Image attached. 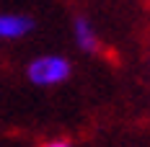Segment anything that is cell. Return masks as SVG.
Here are the masks:
<instances>
[{"label": "cell", "mask_w": 150, "mask_h": 147, "mask_svg": "<svg viewBox=\"0 0 150 147\" xmlns=\"http://www.w3.org/2000/svg\"><path fill=\"white\" fill-rule=\"evenodd\" d=\"M31 80L39 83V85H49V83H60L70 75V65L65 59H57V57H44V59H36L31 65Z\"/></svg>", "instance_id": "1"}, {"label": "cell", "mask_w": 150, "mask_h": 147, "mask_svg": "<svg viewBox=\"0 0 150 147\" xmlns=\"http://www.w3.org/2000/svg\"><path fill=\"white\" fill-rule=\"evenodd\" d=\"M31 29L29 18H16V15H0V36H21Z\"/></svg>", "instance_id": "2"}, {"label": "cell", "mask_w": 150, "mask_h": 147, "mask_svg": "<svg viewBox=\"0 0 150 147\" xmlns=\"http://www.w3.org/2000/svg\"><path fill=\"white\" fill-rule=\"evenodd\" d=\"M75 34H78V41L83 44V49H88V52H101L98 39L93 36V31L88 29V23H86L83 18H78V21H75Z\"/></svg>", "instance_id": "3"}, {"label": "cell", "mask_w": 150, "mask_h": 147, "mask_svg": "<svg viewBox=\"0 0 150 147\" xmlns=\"http://www.w3.org/2000/svg\"><path fill=\"white\" fill-rule=\"evenodd\" d=\"M44 147H67L65 142H49V145H44Z\"/></svg>", "instance_id": "4"}]
</instances>
